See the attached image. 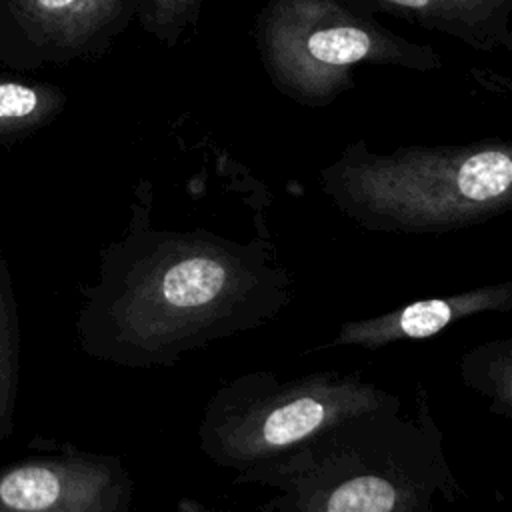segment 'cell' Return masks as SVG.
<instances>
[{
    "label": "cell",
    "instance_id": "5",
    "mask_svg": "<svg viewBox=\"0 0 512 512\" xmlns=\"http://www.w3.org/2000/svg\"><path fill=\"white\" fill-rule=\"evenodd\" d=\"M386 48L380 30L328 0L282 2L266 28L276 78L306 96L322 94L344 70Z\"/></svg>",
    "mask_w": 512,
    "mask_h": 512
},
{
    "label": "cell",
    "instance_id": "12",
    "mask_svg": "<svg viewBox=\"0 0 512 512\" xmlns=\"http://www.w3.org/2000/svg\"><path fill=\"white\" fill-rule=\"evenodd\" d=\"M176 512H218V510H214V508H210V506H206V504H202V502H198L194 498L182 496L178 500V504H176ZM260 512H276V510L268 508V510H260Z\"/></svg>",
    "mask_w": 512,
    "mask_h": 512
},
{
    "label": "cell",
    "instance_id": "8",
    "mask_svg": "<svg viewBox=\"0 0 512 512\" xmlns=\"http://www.w3.org/2000/svg\"><path fill=\"white\" fill-rule=\"evenodd\" d=\"M62 100V94L52 86L0 78V140L40 128L58 114Z\"/></svg>",
    "mask_w": 512,
    "mask_h": 512
},
{
    "label": "cell",
    "instance_id": "10",
    "mask_svg": "<svg viewBox=\"0 0 512 512\" xmlns=\"http://www.w3.org/2000/svg\"><path fill=\"white\" fill-rule=\"evenodd\" d=\"M382 6L412 14L434 28L448 32H482L484 24H496L504 16L508 0H372Z\"/></svg>",
    "mask_w": 512,
    "mask_h": 512
},
{
    "label": "cell",
    "instance_id": "4",
    "mask_svg": "<svg viewBox=\"0 0 512 512\" xmlns=\"http://www.w3.org/2000/svg\"><path fill=\"white\" fill-rule=\"evenodd\" d=\"M392 406H402L400 396L360 372L322 370L286 380L246 372L212 394L198 442L208 460L246 474L286 458L352 416Z\"/></svg>",
    "mask_w": 512,
    "mask_h": 512
},
{
    "label": "cell",
    "instance_id": "11",
    "mask_svg": "<svg viewBox=\"0 0 512 512\" xmlns=\"http://www.w3.org/2000/svg\"><path fill=\"white\" fill-rule=\"evenodd\" d=\"M64 494L62 476L44 466L10 472L0 484L2 502L16 512H44L58 506Z\"/></svg>",
    "mask_w": 512,
    "mask_h": 512
},
{
    "label": "cell",
    "instance_id": "7",
    "mask_svg": "<svg viewBox=\"0 0 512 512\" xmlns=\"http://www.w3.org/2000/svg\"><path fill=\"white\" fill-rule=\"evenodd\" d=\"M512 310V282H496L478 286L450 296H432L414 300L396 310L344 322L332 340V346H360L378 350L396 342H414L432 338L450 324L474 314L510 312Z\"/></svg>",
    "mask_w": 512,
    "mask_h": 512
},
{
    "label": "cell",
    "instance_id": "6",
    "mask_svg": "<svg viewBox=\"0 0 512 512\" xmlns=\"http://www.w3.org/2000/svg\"><path fill=\"white\" fill-rule=\"evenodd\" d=\"M124 0H0V62L62 64L94 48Z\"/></svg>",
    "mask_w": 512,
    "mask_h": 512
},
{
    "label": "cell",
    "instance_id": "1",
    "mask_svg": "<svg viewBox=\"0 0 512 512\" xmlns=\"http://www.w3.org/2000/svg\"><path fill=\"white\" fill-rule=\"evenodd\" d=\"M292 286L260 214L240 228L160 222L142 198L104 264L98 344L118 364L168 368L270 322L292 302Z\"/></svg>",
    "mask_w": 512,
    "mask_h": 512
},
{
    "label": "cell",
    "instance_id": "9",
    "mask_svg": "<svg viewBox=\"0 0 512 512\" xmlns=\"http://www.w3.org/2000/svg\"><path fill=\"white\" fill-rule=\"evenodd\" d=\"M462 380L490 398V410L512 416V340L502 338L472 348L460 360Z\"/></svg>",
    "mask_w": 512,
    "mask_h": 512
},
{
    "label": "cell",
    "instance_id": "3",
    "mask_svg": "<svg viewBox=\"0 0 512 512\" xmlns=\"http://www.w3.org/2000/svg\"><path fill=\"white\" fill-rule=\"evenodd\" d=\"M322 182L336 206L366 230L440 234L510 206L512 156L506 146L350 152Z\"/></svg>",
    "mask_w": 512,
    "mask_h": 512
},
{
    "label": "cell",
    "instance_id": "2",
    "mask_svg": "<svg viewBox=\"0 0 512 512\" xmlns=\"http://www.w3.org/2000/svg\"><path fill=\"white\" fill-rule=\"evenodd\" d=\"M234 484L278 490L276 512H434L436 496L462 492L424 390L416 418L402 406L352 416Z\"/></svg>",
    "mask_w": 512,
    "mask_h": 512
}]
</instances>
